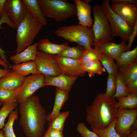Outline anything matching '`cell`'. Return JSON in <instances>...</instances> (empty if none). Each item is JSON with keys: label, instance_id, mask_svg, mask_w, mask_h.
I'll list each match as a JSON object with an SVG mask.
<instances>
[{"label": "cell", "instance_id": "cb8c5ba5", "mask_svg": "<svg viewBox=\"0 0 137 137\" xmlns=\"http://www.w3.org/2000/svg\"><path fill=\"white\" fill-rule=\"evenodd\" d=\"M102 53L99 47L95 46L93 48L85 49L82 54L80 59V63L82 66L89 62L101 60Z\"/></svg>", "mask_w": 137, "mask_h": 137}, {"label": "cell", "instance_id": "d4e9b609", "mask_svg": "<svg viewBox=\"0 0 137 137\" xmlns=\"http://www.w3.org/2000/svg\"><path fill=\"white\" fill-rule=\"evenodd\" d=\"M137 59V46L131 50L123 53L116 59V64L118 68L129 65Z\"/></svg>", "mask_w": 137, "mask_h": 137}, {"label": "cell", "instance_id": "9a60e30c", "mask_svg": "<svg viewBox=\"0 0 137 137\" xmlns=\"http://www.w3.org/2000/svg\"><path fill=\"white\" fill-rule=\"evenodd\" d=\"M26 76L22 75L13 70L0 77V89L15 90L22 86Z\"/></svg>", "mask_w": 137, "mask_h": 137}, {"label": "cell", "instance_id": "d6986e66", "mask_svg": "<svg viewBox=\"0 0 137 137\" xmlns=\"http://www.w3.org/2000/svg\"><path fill=\"white\" fill-rule=\"evenodd\" d=\"M66 42L61 44L52 43L47 39L42 38L38 43V50L44 53L53 55H58L69 47Z\"/></svg>", "mask_w": 137, "mask_h": 137}, {"label": "cell", "instance_id": "484cf974", "mask_svg": "<svg viewBox=\"0 0 137 137\" xmlns=\"http://www.w3.org/2000/svg\"><path fill=\"white\" fill-rule=\"evenodd\" d=\"M117 99L118 108L133 109L137 107V95L130 94L126 96H120Z\"/></svg>", "mask_w": 137, "mask_h": 137}, {"label": "cell", "instance_id": "bcb514c9", "mask_svg": "<svg viewBox=\"0 0 137 137\" xmlns=\"http://www.w3.org/2000/svg\"><path fill=\"white\" fill-rule=\"evenodd\" d=\"M127 137H137V130H135L132 131L128 136Z\"/></svg>", "mask_w": 137, "mask_h": 137}, {"label": "cell", "instance_id": "d590c367", "mask_svg": "<svg viewBox=\"0 0 137 137\" xmlns=\"http://www.w3.org/2000/svg\"><path fill=\"white\" fill-rule=\"evenodd\" d=\"M5 23L11 28L15 29V27L11 21L8 17L6 12L4 10L2 15L0 18V27L2 24ZM6 52L2 49L0 47V59L6 62L9 65L10 68H11V66L8 61L5 54Z\"/></svg>", "mask_w": 137, "mask_h": 137}, {"label": "cell", "instance_id": "ba28073f", "mask_svg": "<svg viewBox=\"0 0 137 137\" xmlns=\"http://www.w3.org/2000/svg\"><path fill=\"white\" fill-rule=\"evenodd\" d=\"M137 109L118 108L116 116L115 129L123 137H127L131 132L130 128L137 120Z\"/></svg>", "mask_w": 137, "mask_h": 137}, {"label": "cell", "instance_id": "f35d334b", "mask_svg": "<svg viewBox=\"0 0 137 137\" xmlns=\"http://www.w3.org/2000/svg\"><path fill=\"white\" fill-rule=\"evenodd\" d=\"M43 137H64L63 131L57 129L48 128Z\"/></svg>", "mask_w": 137, "mask_h": 137}, {"label": "cell", "instance_id": "d6a6232c", "mask_svg": "<svg viewBox=\"0 0 137 137\" xmlns=\"http://www.w3.org/2000/svg\"><path fill=\"white\" fill-rule=\"evenodd\" d=\"M69 114L68 111L60 113L48 122L49 126L48 128L55 129L63 131L65 121Z\"/></svg>", "mask_w": 137, "mask_h": 137}, {"label": "cell", "instance_id": "9c48e42d", "mask_svg": "<svg viewBox=\"0 0 137 137\" xmlns=\"http://www.w3.org/2000/svg\"><path fill=\"white\" fill-rule=\"evenodd\" d=\"M35 61L39 72L45 76L55 77L62 73L54 55L38 51Z\"/></svg>", "mask_w": 137, "mask_h": 137}, {"label": "cell", "instance_id": "8d00e7d4", "mask_svg": "<svg viewBox=\"0 0 137 137\" xmlns=\"http://www.w3.org/2000/svg\"><path fill=\"white\" fill-rule=\"evenodd\" d=\"M116 88V82L114 74H108L107 78V89L105 94L107 96L113 97L115 94Z\"/></svg>", "mask_w": 137, "mask_h": 137}, {"label": "cell", "instance_id": "30bf717a", "mask_svg": "<svg viewBox=\"0 0 137 137\" xmlns=\"http://www.w3.org/2000/svg\"><path fill=\"white\" fill-rule=\"evenodd\" d=\"M44 78L45 76L41 73L26 76L16 97V101L18 104L32 95L39 89L45 87Z\"/></svg>", "mask_w": 137, "mask_h": 137}, {"label": "cell", "instance_id": "7402d4cb", "mask_svg": "<svg viewBox=\"0 0 137 137\" xmlns=\"http://www.w3.org/2000/svg\"><path fill=\"white\" fill-rule=\"evenodd\" d=\"M119 70L127 85L130 84L137 79V59Z\"/></svg>", "mask_w": 137, "mask_h": 137}, {"label": "cell", "instance_id": "c3c4849f", "mask_svg": "<svg viewBox=\"0 0 137 137\" xmlns=\"http://www.w3.org/2000/svg\"><path fill=\"white\" fill-rule=\"evenodd\" d=\"M0 137H4V131L3 130H0Z\"/></svg>", "mask_w": 137, "mask_h": 137}, {"label": "cell", "instance_id": "3957f363", "mask_svg": "<svg viewBox=\"0 0 137 137\" xmlns=\"http://www.w3.org/2000/svg\"><path fill=\"white\" fill-rule=\"evenodd\" d=\"M39 7L46 17L59 22L76 15V6L66 0H38Z\"/></svg>", "mask_w": 137, "mask_h": 137}, {"label": "cell", "instance_id": "6da1fadb", "mask_svg": "<svg viewBox=\"0 0 137 137\" xmlns=\"http://www.w3.org/2000/svg\"><path fill=\"white\" fill-rule=\"evenodd\" d=\"M19 104V123L26 136L42 137L47 115L39 97L32 95Z\"/></svg>", "mask_w": 137, "mask_h": 137}, {"label": "cell", "instance_id": "5b68a950", "mask_svg": "<svg viewBox=\"0 0 137 137\" xmlns=\"http://www.w3.org/2000/svg\"><path fill=\"white\" fill-rule=\"evenodd\" d=\"M43 26L33 18L27 10L25 18L17 28L16 54L31 45Z\"/></svg>", "mask_w": 137, "mask_h": 137}, {"label": "cell", "instance_id": "f546056e", "mask_svg": "<svg viewBox=\"0 0 137 137\" xmlns=\"http://www.w3.org/2000/svg\"><path fill=\"white\" fill-rule=\"evenodd\" d=\"M21 89L15 90L0 89V102L3 105L16 101V97Z\"/></svg>", "mask_w": 137, "mask_h": 137}, {"label": "cell", "instance_id": "7c38bea8", "mask_svg": "<svg viewBox=\"0 0 137 137\" xmlns=\"http://www.w3.org/2000/svg\"><path fill=\"white\" fill-rule=\"evenodd\" d=\"M55 56L60 68L62 73L70 77H82L85 74L86 72L80 65L79 60L58 55H56Z\"/></svg>", "mask_w": 137, "mask_h": 137}, {"label": "cell", "instance_id": "1f68e13d", "mask_svg": "<svg viewBox=\"0 0 137 137\" xmlns=\"http://www.w3.org/2000/svg\"><path fill=\"white\" fill-rule=\"evenodd\" d=\"M116 120L115 118L111 124L105 128L102 129H91L99 137H123L118 134L115 130V125Z\"/></svg>", "mask_w": 137, "mask_h": 137}, {"label": "cell", "instance_id": "e0dca14e", "mask_svg": "<svg viewBox=\"0 0 137 137\" xmlns=\"http://www.w3.org/2000/svg\"><path fill=\"white\" fill-rule=\"evenodd\" d=\"M127 45L126 42L122 41L119 43L108 42L98 46L100 48L102 54L116 60L119 58L123 53L126 51Z\"/></svg>", "mask_w": 137, "mask_h": 137}, {"label": "cell", "instance_id": "7bdbcfd3", "mask_svg": "<svg viewBox=\"0 0 137 137\" xmlns=\"http://www.w3.org/2000/svg\"><path fill=\"white\" fill-rule=\"evenodd\" d=\"M6 0H0V15L1 17L4 11Z\"/></svg>", "mask_w": 137, "mask_h": 137}, {"label": "cell", "instance_id": "4dcf8cb0", "mask_svg": "<svg viewBox=\"0 0 137 137\" xmlns=\"http://www.w3.org/2000/svg\"><path fill=\"white\" fill-rule=\"evenodd\" d=\"M114 75L116 80V88L115 93L113 97L115 99L119 97L128 96L130 94L121 74L119 72Z\"/></svg>", "mask_w": 137, "mask_h": 137}, {"label": "cell", "instance_id": "f1b7e54d", "mask_svg": "<svg viewBox=\"0 0 137 137\" xmlns=\"http://www.w3.org/2000/svg\"><path fill=\"white\" fill-rule=\"evenodd\" d=\"M85 49L83 47L78 44L74 47L69 46L58 55L75 60H79Z\"/></svg>", "mask_w": 137, "mask_h": 137}, {"label": "cell", "instance_id": "7a4b0ae2", "mask_svg": "<svg viewBox=\"0 0 137 137\" xmlns=\"http://www.w3.org/2000/svg\"><path fill=\"white\" fill-rule=\"evenodd\" d=\"M118 108L115 98L100 93L86 109L87 121L91 128H105L115 118Z\"/></svg>", "mask_w": 137, "mask_h": 137}, {"label": "cell", "instance_id": "4316f807", "mask_svg": "<svg viewBox=\"0 0 137 137\" xmlns=\"http://www.w3.org/2000/svg\"><path fill=\"white\" fill-rule=\"evenodd\" d=\"M82 66L84 71L88 73L90 77L94 76L95 74L102 75L106 71L99 61H91Z\"/></svg>", "mask_w": 137, "mask_h": 137}, {"label": "cell", "instance_id": "ffe728a7", "mask_svg": "<svg viewBox=\"0 0 137 137\" xmlns=\"http://www.w3.org/2000/svg\"><path fill=\"white\" fill-rule=\"evenodd\" d=\"M38 42H36L26 48L21 52L14 55L11 56L10 60L15 64L30 61H35L38 52Z\"/></svg>", "mask_w": 137, "mask_h": 137}, {"label": "cell", "instance_id": "ee69618b", "mask_svg": "<svg viewBox=\"0 0 137 137\" xmlns=\"http://www.w3.org/2000/svg\"><path fill=\"white\" fill-rule=\"evenodd\" d=\"M9 71L8 69L0 68V77L7 74Z\"/></svg>", "mask_w": 137, "mask_h": 137}, {"label": "cell", "instance_id": "74e56055", "mask_svg": "<svg viewBox=\"0 0 137 137\" xmlns=\"http://www.w3.org/2000/svg\"><path fill=\"white\" fill-rule=\"evenodd\" d=\"M77 130L82 137H99L95 132L89 130L83 122L78 124Z\"/></svg>", "mask_w": 137, "mask_h": 137}, {"label": "cell", "instance_id": "52a82bcc", "mask_svg": "<svg viewBox=\"0 0 137 137\" xmlns=\"http://www.w3.org/2000/svg\"><path fill=\"white\" fill-rule=\"evenodd\" d=\"M110 1L104 0L100 4L101 8L109 20L113 36L120 37L122 41H129L133 28L110 8Z\"/></svg>", "mask_w": 137, "mask_h": 137}, {"label": "cell", "instance_id": "ac0fdd59", "mask_svg": "<svg viewBox=\"0 0 137 137\" xmlns=\"http://www.w3.org/2000/svg\"><path fill=\"white\" fill-rule=\"evenodd\" d=\"M54 105L52 112L47 116L46 120L50 121L58 115L65 103L69 99V92L56 87Z\"/></svg>", "mask_w": 137, "mask_h": 137}, {"label": "cell", "instance_id": "e575fe53", "mask_svg": "<svg viewBox=\"0 0 137 137\" xmlns=\"http://www.w3.org/2000/svg\"><path fill=\"white\" fill-rule=\"evenodd\" d=\"M18 104L17 101L3 105L0 110V130L3 129L5 124V121L10 113L17 106Z\"/></svg>", "mask_w": 137, "mask_h": 137}, {"label": "cell", "instance_id": "f907efd6", "mask_svg": "<svg viewBox=\"0 0 137 137\" xmlns=\"http://www.w3.org/2000/svg\"><path fill=\"white\" fill-rule=\"evenodd\" d=\"M1 17V16L0 15V17Z\"/></svg>", "mask_w": 137, "mask_h": 137}, {"label": "cell", "instance_id": "83f0119b", "mask_svg": "<svg viewBox=\"0 0 137 137\" xmlns=\"http://www.w3.org/2000/svg\"><path fill=\"white\" fill-rule=\"evenodd\" d=\"M18 108L12 111L9 114L8 122L3 128L4 137H16L13 131V125L15 121L18 119Z\"/></svg>", "mask_w": 137, "mask_h": 137}, {"label": "cell", "instance_id": "ab89813d", "mask_svg": "<svg viewBox=\"0 0 137 137\" xmlns=\"http://www.w3.org/2000/svg\"><path fill=\"white\" fill-rule=\"evenodd\" d=\"M137 35V21L133 28V30L132 33L129 38L128 43L126 47V51L130 50L133 42Z\"/></svg>", "mask_w": 137, "mask_h": 137}, {"label": "cell", "instance_id": "7dc6e473", "mask_svg": "<svg viewBox=\"0 0 137 137\" xmlns=\"http://www.w3.org/2000/svg\"><path fill=\"white\" fill-rule=\"evenodd\" d=\"M137 120H136L135 122H134V123L132 125L131 127L130 131L131 132L133 131L137 130Z\"/></svg>", "mask_w": 137, "mask_h": 137}, {"label": "cell", "instance_id": "8992f818", "mask_svg": "<svg viewBox=\"0 0 137 137\" xmlns=\"http://www.w3.org/2000/svg\"><path fill=\"white\" fill-rule=\"evenodd\" d=\"M94 20L92 27L94 39L92 45L98 46L114 39L108 19L102 9L100 4L97 3L92 8Z\"/></svg>", "mask_w": 137, "mask_h": 137}, {"label": "cell", "instance_id": "f6af8a7d", "mask_svg": "<svg viewBox=\"0 0 137 137\" xmlns=\"http://www.w3.org/2000/svg\"><path fill=\"white\" fill-rule=\"evenodd\" d=\"M0 64L3 66L5 69H8L10 67L7 64L5 61L0 59Z\"/></svg>", "mask_w": 137, "mask_h": 137}, {"label": "cell", "instance_id": "681fc988", "mask_svg": "<svg viewBox=\"0 0 137 137\" xmlns=\"http://www.w3.org/2000/svg\"><path fill=\"white\" fill-rule=\"evenodd\" d=\"M2 105V103L1 102H0V106H1Z\"/></svg>", "mask_w": 137, "mask_h": 137}, {"label": "cell", "instance_id": "44dd1931", "mask_svg": "<svg viewBox=\"0 0 137 137\" xmlns=\"http://www.w3.org/2000/svg\"><path fill=\"white\" fill-rule=\"evenodd\" d=\"M22 0L32 18L43 26L46 25L47 21L40 9L38 0Z\"/></svg>", "mask_w": 137, "mask_h": 137}, {"label": "cell", "instance_id": "836d02e7", "mask_svg": "<svg viewBox=\"0 0 137 137\" xmlns=\"http://www.w3.org/2000/svg\"><path fill=\"white\" fill-rule=\"evenodd\" d=\"M114 60L102 54L100 61L109 74L115 75L119 72V68Z\"/></svg>", "mask_w": 137, "mask_h": 137}, {"label": "cell", "instance_id": "603a6c76", "mask_svg": "<svg viewBox=\"0 0 137 137\" xmlns=\"http://www.w3.org/2000/svg\"><path fill=\"white\" fill-rule=\"evenodd\" d=\"M11 68L13 70L24 76L30 74H40L38 70L34 61H30L21 64H15L11 66Z\"/></svg>", "mask_w": 137, "mask_h": 137}, {"label": "cell", "instance_id": "277c9868", "mask_svg": "<svg viewBox=\"0 0 137 137\" xmlns=\"http://www.w3.org/2000/svg\"><path fill=\"white\" fill-rule=\"evenodd\" d=\"M56 36L71 42L77 43L85 49L91 48L94 36L92 27L77 25L62 26L54 32Z\"/></svg>", "mask_w": 137, "mask_h": 137}, {"label": "cell", "instance_id": "2e32d148", "mask_svg": "<svg viewBox=\"0 0 137 137\" xmlns=\"http://www.w3.org/2000/svg\"><path fill=\"white\" fill-rule=\"evenodd\" d=\"M73 1L76 6V15L79 24L91 27L93 24L91 16L92 6L89 4L81 0H74Z\"/></svg>", "mask_w": 137, "mask_h": 137}, {"label": "cell", "instance_id": "60d3db41", "mask_svg": "<svg viewBox=\"0 0 137 137\" xmlns=\"http://www.w3.org/2000/svg\"><path fill=\"white\" fill-rule=\"evenodd\" d=\"M127 87L130 94L137 95V79Z\"/></svg>", "mask_w": 137, "mask_h": 137}, {"label": "cell", "instance_id": "8fae6325", "mask_svg": "<svg viewBox=\"0 0 137 137\" xmlns=\"http://www.w3.org/2000/svg\"><path fill=\"white\" fill-rule=\"evenodd\" d=\"M4 10L16 28L25 18L27 12L22 0H6Z\"/></svg>", "mask_w": 137, "mask_h": 137}, {"label": "cell", "instance_id": "4fadbf2b", "mask_svg": "<svg viewBox=\"0 0 137 137\" xmlns=\"http://www.w3.org/2000/svg\"><path fill=\"white\" fill-rule=\"evenodd\" d=\"M110 7L114 13L133 28L137 21V5L118 3H112Z\"/></svg>", "mask_w": 137, "mask_h": 137}, {"label": "cell", "instance_id": "5bb4252c", "mask_svg": "<svg viewBox=\"0 0 137 137\" xmlns=\"http://www.w3.org/2000/svg\"><path fill=\"white\" fill-rule=\"evenodd\" d=\"M79 76H68L62 73L57 76L51 77L45 76V86H54L60 89L70 92L73 84Z\"/></svg>", "mask_w": 137, "mask_h": 137}, {"label": "cell", "instance_id": "b9f144b4", "mask_svg": "<svg viewBox=\"0 0 137 137\" xmlns=\"http://www.w3.org/2000/svg\"><path fill=\"white\" fill-rule=\"evenodd\" d=\"M110 1L112 3H121L137 5V0H111Z\"/></svg>", "mask_w": 137, "mask_h": 137}]
</instances>
